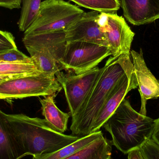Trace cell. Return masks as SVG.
Masks as SVG:
<instances>
[{
    "label": "cell",
    "instance_id": "obj_5",
    "mask_svg": "<svg viewBox=\"0 0 159 159\" xmlns=\"http://www.w3.org/2000/svg\"><path fill=\"white\" fill-rule=\"evenodd\" d=\"M84 13L77 6L64 0H45L24 35L65 31Z\"/></svg>",
    "mask_w": 159,
    "mask_h": 159
},
{
    "label": "cell",
    "instance_id": "obj_22",
    "mask_svg": "<svg viewBox=\"0 0 159 159\" xmlns=\"http://www.w3.org/2000/svg\"><path fill=\"white\" fill-rule=\"evenodd\" d=\"M17 48L13 34L0 30V55Z\"/></svg>",
    "mask_w": 159,
    "mask_h": 159
},
{
    "label": "cell",
    "instance_id": "obj_9",
    "mask_svg": "<svg viewBox=\"0 0 159 159\" xmlns=\"http://www.w3.org/2000/svg\"><path fill=\"white\" fill-rule=\"evenodd\" d=\"M99 23L104 34L107 47L111 56L118 57L129 55L135 34L132 31L124 18L116 13H101Z\"/></svg>",
    "mask_w": 159,
    "mask_h": 159
},
{
    "label": "cell",
    "instance_id": "obj_10",
    "mask_svg": "<svg viewBox=\"0 0 159 159\" xmlns=\"http://www.w3.org/2000/svg\"><path fill=\"white\" fill-rule=\"evenodd\" d=\"M101 12L85 13L65 30L67 42H83L107 47L104 34L99 23Z\"/></svg>",
    "mask_w": 159,
    "mask_h": 159
},
{
    "label": "cell",
    "instance_id": "obj_1",
    "mask_svg": "<svg viewBox=\"0 0 159 159\" xmlns=\"http://www.w3.org/2000/svg\"><path fill=\"white\" fill-rule=\"evenodd\" d=\"M6 117L18 146L21 159L27 156L54 153L80 138L59 132L45 119L22 114H6Z\"/></svg>",
    "mask_w": 159,
    "mask_h": 159
},
{
    "label": "cell",
    "instance_id": "obj_8",
    "mask_svg": "<svg viewBox=\"0 0 159 159\" xmlns=\"http://www.w3.org/2000/svg\"><path fill=\"white\" fill-rule=\"evenodd\" d=\"M104 69V66L80 74L60 71L56 75L57 80L64 90L72 117L79 113Z\"/></svg>",
    "mask_w": 159,
    "mask_h": 159
},
{
    "label": "cell",
    "instance_id": "obj_24",
    "mask_svg": "<svg viewBox=\"0 0 159 159\" xmlns=\"http://www.w3.org/2000/svg\"><path fill=\"white\" fill-rule=\"evenodd\" d=\"M22 0H0V7L9 9L20 8Z\"/></svg>",
    "mask_w": 159,
    "mask_h": 159
},
{
    "label": "cell",
    "instance_id": "obj_23",
    "mask_svg": "<svg viewBox=\"0 0 159 159\" xmlns=\"http://www.w3.org/2000/svg\"><path fill=\"white\" fill-rule=\"evenodd\" d=\"M140 149L144 159H159V146L151 139L145 143Z\"/></svg>",
    "mask_w": 159,
    "mask_h": 159
},
{
    "label": "cell",
    "instance_id": "obj_4",
    "mask_svg": "<svg viewBox=\"0 0 159 159\" xmlns=\"http://www.w3.org/2000/svg\"><path fill=\"white\" fill-rule=\"evenodd\" d=\"M22 42L40 71L56 75L61 71L67 43L65 31L24 35Z\"/></svg>",
    "mask_w": 159,
    "mask_h": 159
},
{
    "label": "cell",
    "instance_id": "obj_27",
    "mask_svg": "<svg viewBox=\"0 0 159 159\" xmlns=\"http://www.w3.org/2000/svg\"><path fill=\"white\" fill-rule=\"evenodd\" d=\"M11 78L9 77H7V76H3L0 75V84L6 80H8L9 79H11Z\"/></svg>",
    "mask_w": 159,
    "mask_h": 159
},
{
    "label": "cell",
    "instance_id": "obj_3",
    "mask_svg": "<svg viewBox=\"0 0 159 159\" xmlns=\"http://www.w3.org/2000/svg\"><path fill=\"white\" fill-rule=\"evenodd\" d=\"M154 124L155 120L136 112L124 99L103 127L111 134L112 144L128 154L151 139Z\"/></svg>",
    "mask_w": 159,
    "mask_h": 159
},
{
    "label": "cell",
    "instance_id": "obj_14",
    "mask_svg": "<svg viewBox=\"0 0 159 159\" xmlns=\"http://www.w3.org/2000/svg\"><path fill=\"white\" fill-rule=\"evenodd\" d=\"M56 94L44 96L40 99L42 105V114L45 120L51 127L59 132L64 133L67 130L70 116L57 107L54 101Z\"/></svg>",
    "mask_w": 159,
    "mask_h": 159
},
{
    "label": "cell",
    "instance_id": "obj_6",
    "mask_svg": "<svg viewBox=\"0 0 159 159\" xmlns=\"http://www.w3.org/2000/svg\"><path fill=\"white\" fill-rule=\"evenodd\" d=\"M62 88L56 75L42 73L12 78L0 84V99L12 100L56 94Z\"/></svg>",
    "mask_w": 159,
    "mask_h": 159
},
{
    "label": "cell",
    "instance_id": "obj_26",
    "mask_svg": "<svg viewBox=\"0 0 159 159\" xmlns=\"http://www.w3.org/2000/svg\"><path fill=\"white\" fill-rule=\"evenodd\" d=\"M128 159H144L140 148L135 149L128 153Z\"/></svg>",
    "mask_w": 159,
    "mask_h": 159
},
{
    "label": "cell",
    "instance_id": "obj_12",
    "mask_svg": "<svg viewBox=\"0 0 159 159\" xmlns=\"http://www.w3.org/2000/svg\"><path fill=\"white\" fill-rule=\"evenodd\" d=\"M130 54L141 97V107L139 113L143 116H146L148 100L159 97V80L147 66L142 49L140 53L132 50Z\"/></svg>",
    "mask_w": 159,
    "mask_h": 159
},
{
    "label": "cell",
    "instance_id": "obj_17",
    "mask_svg": "<svg viewBox=\"0 0 159 159\" xmlns=\"http://www.w3.org/2000/svg\"><path fill=\"white\" fill-rule=\"evenodd\" d=\"M102 137V132L99 130L80 137L77 141L54 153L33 157L32 159H63Z\"/></svg>",
    "mask_w": 159,
    "mask_h": 159
},
{
    "label": "cell",
    "instance_id": "obj_25",
    "mask_svg": "<svg viewBox=\"0 0 159 159\" xmlns=\"http://www.w3.org/2000/svg\"><path fill=\"white\" fill-rule=\"evenodd\" d=\"M151 139L159 146V117L158 118L155 120V124Z\"/></svg>",
    "mask_w": 159,
    "mask_h": 159
},
{
    "label": "cell",
    "instance_id": "obj_21",
    "mask_svg": "<svg viewBox=\"0 0 159 159\" xmlns=\"http://www.w3.org/2000/svg\"><path fill=\"white\" fill-rule=\"evenodd\" d=\"M30 57L23 54L17 48L0 55V62H32Z\"/></svg>",
    "mask_w": 159,
    "mask_h": 159
},
{
    "label": "cell",
    "instance_id": "obj_18",
    "mask_svg": "<svg viewBox=\"0 0 159 159\" xmlns=\"http://www.w3.org/2000/svg\"><path fill=\"white\" fill-rule=\"evenodd\" d=\"M42 73L32 62H0V75L14 78Z\"/></svg>",
    "mask_w": 159,
    "mask_h": 159
},
{
    "label": "cell",
    "instance_id": "obj_2",
    "mask_svg": "<svg viewBox=\"0 0 159 159\" xmlns=\"http://www.w3.org/2000/svg\"><path fill=\"white\" fill-rule=\"evenodd\" d=\"M95 82L79 113L72 117L70 130L73 135L79 137L91 134L94 120L108 95L118 82L134 68L129 55L111 57Z\"/></svg>",
    "mask_w": 159,
    "mask_h": 159
},
{
    "label": "cell",
    "instance_id": "obj_11",
    "mask_svg": "<svg viewBox=\"0 0 159 159\" xmlns=\"http://www.w3.org/2000/svg\"><path fill=\"white\" fill-rule=\"evenodd\" d=\"M138 87L137 78L134 68L123 76L111 91L94 120L91 133L100 130L125 99L127 93Z\"/></svg>",
    "mask_w": 159,
    "mask_h": 159
},
{
    "label": "cell",
    "instance_id": "obj_7",
    "mask_svg": "<svg viewBox=\"0 0 159 159\" xmlns=\"http://www.w3.org/2000/svg\"><path fill=\"white\" fill-rule=\"evenodd\" d=\"M110 56L111 51L105 46L87 42H67L61 67V70L80 74L96 68Z\"/></svg>",
    "mask_w": 159,
    "mask_h": 159
},
{
    "label": "cell",
    "instance_id": "obj_20",
    "mask_svg": "<svg viewBox=\"0 0 159 159\" xmlns=\"http://www.w3.org/2000/svg\"><path fill=\"white\" fill-rule=\"evenodd\" d=\"M76 4L101 13H116L119 9V0H70Z\"/></svg>",
    "mask_w": 159,
    "mask_h": 159
},
{
    "label": "cell",
    "instance_id": "obj_13",
    "mask_svg": "<svg viewBox=\"0 0 159 159\" xmlns=\"http://www.w3.org/2000/svg\"><path fill=\"white\" fill-rule=\"evenodd\" d=\"M123 14L133 25L140 26L159 19V0H120Z\"/></svg>",
    "mask_w": 159,
    "mask_h": 159
},
{
    "label": "cell",
    "instance_id": "obj_15",
    "mask_svg": "<svg viewBox=\"0 0 159 159\" xmlns=\"http://www.w3.org/2000/svg\"><path fill=\"white\" fill-rule=\"evenodd\" d=\"M0 159H21L18 146L7 123L6 114L1 110Z\"/></svg>",
    "mask_w": 159,
    "mask_h": 159
},
{
    "label": "cell",
    "instance_id": "obj_19",
    "mask_svg": "<svg viewBox=\"0 0 159 159\" xmlns=\"http://www.w3.org/2000/svg\"><path fill=\"white\" fill-rule=\"evenodd\" d=\"M41 0H22V8L18 22L20 30L25 32L32 24L38 15Z\"/></svg>",
    "mask_w": 159,
    "mask_h": 159
},
{
    "label": "cell",
    "instance_id": "obj_16",
    "mask_svg": "<svg viewBox=\"0 0 159 159\" xmlns=\"http://www.w3.org/2000/svg\"><path fill=\"white\" fill-rule=\"evenodd\" d=\"M112 142L102 137L63 159H112Z\"/></svg>",
    "mask_w": 159,
    "mask_h": 159
}]
</instances>
